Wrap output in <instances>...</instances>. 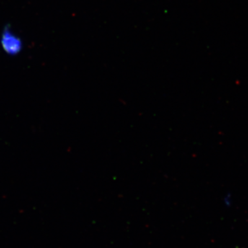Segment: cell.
<instances>
[{
  "mask_svg": "<svg viewBox=\"0 0 248 248\" xmlns=\"http://www.w3.org/2000/svg\"><path fill=\"white\" fill-rule=\"evenodd\" d=\"M0 44L5 53L12 56L18 55L23 48L22 40L15 35L8 25L4 27L1 32Z\"/></svg>",
  "mask_w": 248,
  "mask_h": 248,
  "instance_id": "cell-1",
  "label": "cell"
}]
</instances>
